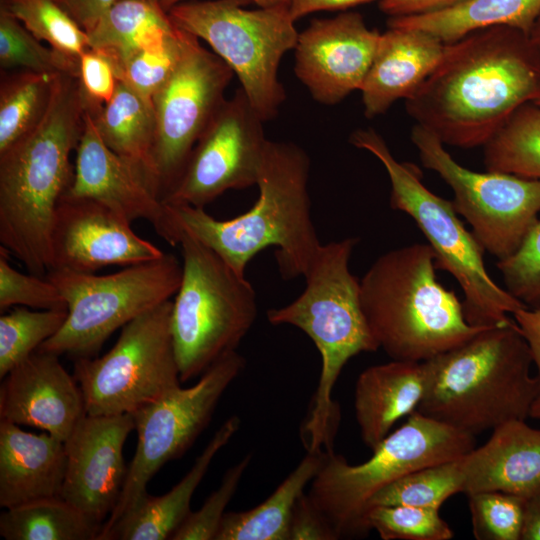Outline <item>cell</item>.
Returning a JSON list of instances; mask_svg holds the SVG:
<instances>
[{
  "label": "cell",
  "mask_w": 540,
  "mask_h": 540,
  "mask_svg": "<svg viewBox=\"0 0 540 540\" xmlns=\"http://www.w3.org/2000/svg\"><path fill=\"white\" fill-rule=\"evenodd\" d=\"M252 460L247 454L224 474L219 487L211 493L202 507L190 512L171 536V540H215L225 508L234 496Z\"/></svg>",
  "instance_id": "obj_42"
},
{
  "label": "cell",
  "mask_w": 540,
  "mask_h": 540,
  "mask_svg": "<svg viewBox=\"0 0 540 540\" xmlns=\"http://www.w3.org/2000/svg\"><path fill=\"white\" fill-rule=\"evenodd\" d=\"M520 540H540V494L525 501Z\"/></svg>",
  "instance_id": "obj_50"
},
{
  "label": "cell",
  "mask_w": 540,
  "mask_h": 540,
  "mask_svg": "<svg viewBox=\"0 0 540 540\" xmlns=\"http://www.w3.org/2000/svg\"><path fill=\"white\" fill-rule=\"evenodd\" d=\"M182 278L172 301L171 332L181 383L236 351L257 316L245 276L195 238L181 234Z\"/></svg>",
  "instance_id": "obj_9"
},
{
  "label": "cell",
  "mask_w": 540,
  "mask_h": 540,
  "mask_svg": "<svg viewBox=\"0 0 540 540\" xmlns=\"http://www.w3.org/2000/svg\"><path fill=\"white\" fill-rule=\"evenodd\" d=\"M245 363L237 350L232 351L210 366L193 386H180L132 413L138 437L136 451L120 497L98 540H106L118 520L147 493V484L163 465L190 449Z\"/></svg>",
  "instance_id": "obj_13"
},
{
  "label": "cell",
  "mask_w": 540,
  "mask_h": 540,
  "mask_svg": "<svg viewBox=\"0 0 540 540\" xmlns=\"http://www.w3.org/2000/svg\"><path fill=\"white\" fill-rule=\"evenodd\" d=\"M58 1V0H57Z\"/></svg>",
  "instance_id": "obj_55"
},
{
  "label": "cell",
  "mask_w": 540,
  "mask_h": 540,
  "mask_svg": "<svg viewBox=\"0 0 540 540\" xmlns=\"http://www.w3.org/2000/svg\"><path fill=\"white\" fill-rule=\"evenodd\" d=\"M380 35L368 28L357 12L315 19L298 34L294 48L296 77L315 101L335 105L361 89Z\"/></svg>",
  "instance_id": "obj_17"
},
{
  "label": "cell",
  "mask_w": 540,
  "mask_h": 540,
  "mask_svg": "<svg viewBox=\"0 0 540 540\" xmlns=\"http://www.w3.org/2000/svg\"><path fill=\"white\" fill-rule=\"evenodd\" d=\"M525 498L485 491L468 495L472 532L477 540H520Z\"/></svg>",
  "instance_id": "obj_40"
},
{
  "label": "cell",
  "mask_w": 540,
  "mask_h": 540,
  "mask_svg": "<svg viewBox=\"0 0 540 540\" xmlns=\"http://www.w3.org/2000/svg\"><path fill=\"white\" fill-rule=\"evenodd\" d=\"M86 415L83 394L53 353L35 351L0 386V421L36 427L65 442Z\"/></svg>",
  "instance_id": "obj_21"
},
{
  "label": "cell",
  "mask_w": 540,
  "mask_h": 540,
  "mask_svg": "<svg viewBox=\"0 0 540 540\" xmlns=\"http://www.w3.org/2000/svg\"><path fill=\"white\" fill-rule=\"evenodd\" d=\"M7 250L0 247V310L14 305L35 309H67V303L58 288L47 278L24 274L14 269L7 257Z\"/></svg>",
  "instance_id": "obj_43"
},
{
  "label": "cell",
  "mask_w": 540,
  "mask_h": 540,
  "mask_svg": "<svg viewBox=\"0 0 540 540\" xmlns=\"http://www.w3.org/2000/svg\"><path fill=\"white\" fill-rule=\"evenodd\" d=\"M467 0H381L380 10L390 17L432 13L459 5Z\"/></svg>",
  "instance_id": "obj_47"
},
{
  "label": "cell",
  "mask_w": 540,
  "mask_h": 540,
  "mask_svg": "<svg viewBox=\"0 0 540 540\" xmlns=\"http://www.w3.org/2000/svg\"><path fill=\"white\" fill-rule=\"evenodd\" d=\"M483 147L486 170L540 180V105H521Z\"/></svg>",
  "instance_id": "obj_33"
},
{
  "label": "cell",
  "mask_w": 540,
  "mask_h": 540,
  "mask_svg": "<svg viewBox=\"0 0 540 540\" xmlns=\"http://www.w3.org/2000/svg\"><path fill=\"white\" fill-rule=\"evenodd\" d=\"M92 118L103 142L139 169L158 195L152 159L157 126L153 100L118 80L111 101Z\"/></svg>",
  "instance_id": "obj_27"
},
{
  "label": "cell",
  "mask_w": 540,
  "mask_h": 540,
  "mask_svg": "<svg viewBox=\"0 0 540 540\" xmlns=\"http://www.w3.org/2000/svg\"><path fill=\"white\" fill-rule=\"evenodd\" d=\"M461 492L500 491L528 499L540 494V429L511 420L458 458Z\"/></svg>",
  "instance_id": "obj_22"
},
{
  "label": "cell",
  "mask_w": 540,
  "mask_h": 540,
  "mask_svg": "<svg viewBox=\"0 0 540 540\" xmlns=\"http://www.w3.org/2000/svg\"><path fill=\"white\" fill-rule=\"evenodd\" d=\"M241 426L237 415L228 418L214 433L188 473L167 493L148 492L123 515L106 540H166L183 523L190 510L194 492L217 453L233 438Z\"/></svg>",
  "instance_id": "obj_26"
},
{
  "label": "cell",
  "mask_w": 540,
  "mask_h": 540,
  "mask_svg": "<svg viewBox=\"0 0 540 540\" xmlns=\"http://www.w3.org/2000/svg\"><path fill=\"white\" fill-rule=\"evenodd\" d=\"M535 104L540 105V95L533 101Z\"/></svg>",
  "instance_id": "obj_53"
},
{
  "label": "cell",
  "mask_w": 540,
  "mask_h": 540,
  "mask_svg": "<svg viewBox=\"0 0 540 540\" xmlns=\"http://www.w3.org/2000/svg\"><path fill=\"white\" fill-rule=\"evenodd\" d=\"M68 309L15 308L0 317V378L37 351L63 326Z\"/></svg>",
  "instance_id": "obj_36"
},
{
  "label": "cell",
  "mask_w": 540,
  "mask_h": 540,
  "mask_svg": "<svg viewBox=\"0 0 540 540\" xmlns=\"http://www.w3.org/2000/svg\"><path fill=\"white\" fill-rule=\"evenodd\" d=\"M101 526L62 497L6 508L0 535L6 540H98Z\"/></svg>",
  "instance_id": "obj_30"
},
{
  "label": "cell",
  "mask_w": 540,
  "mask_h": 540,
  "mask_svg": "<svg viewBox=\"0 0 540 540\" xmlns=\"http://www.w3.org/2000/svg\"><path fill=\"white\" fill-rule=\"evenodd\" d=\"M529 38L535 49L540 55V15L535 21L533 28L529 34Z\"/></svg>",
  "instance_id": "obj_52"
},
{
  "label": "cell",
  "mask_w": 540,
  "mask_h": 540,
  "mask_svg": "<svg viewBox=\"0 0 540 540\" xmlns=\"http://www.w3.org/2000/svg\"><path fill=\"white\" fill-rule=\"evenodd\" d=\"M163 255L133 231L131 222L105 205L67 193L61 198L51 234V269L95 273L106 266H130Z\"/></svg>",
  "instance_id": "obj_18"
},
{
  "label": "cell",
  "mask_w": 540,
  "mask_h": 540,
  "mask_svg": "<svg viewBox=\"0 0 540 540\" xmlns=\"http://www.w3.org/2000/svg\"><path fill=\"white\" fill-rule=\"evenodd\" d=\"M461 492L458 458L411 472L377 492L368 510L378 505H410L439 509L453 494Z\"/></svg>",
  "instance_id": "obj_37"
},
{
  "label": "cell",
  "mask_w": 540,
  "mask_h": 540,
  "mask_svg": "<svg viewBox=\"0 0 540 540\" xmlns=\"http://www.w3.org/2000/svg\"><path fill=\"white\" fill-rule=\"evenodd\" d=\"M309 173L310 158L300 146L267 140L256 203L228 220H217L204 208L166 204L175 244L181 234L190 235L243 276L256 254L274 246L282 278L304 276L321 246L311 217Z\"/></svg>",
  "instance_id": "obj_2"
},
{
  "label": "cell",
  "mask_w": 540,
  "mask_h": 540,
  "mask_svg": "<svg viewBox=\"0 0 540 540\" xmlns=\"http://www.w3.org/2000/svg\"><path fill=\"white\" fill-rule=\"evenodd\" d=\"M263 123L240 87L215 113L163 202L204 208L228 190L256 185L268 140Z\"/></svg>",
  "instance_id": "obj_16"
},
{
  "label": "cell",
  "mask_w": 540,
  "mask_h": 540,
  "mask_svg": "<svg viewBox=\"0 0 540 540\" xmlns=\"http://www.w3.org/2000/svg\"><path fill=\"white\" fill-rule=\"evenodd\" d=\"M424 388L423 362L392 359L362 371L355 385L354 409L364 444L373 450L399 419L416 411Z\"/></svg>",
  "instance_id": "obj_25"
},
{
  "label": "cell",
  "mask_w": 540,
  "mask_h": 540,
  "mask_svg": "<svg viewBox=\"0 0 540 540\" xmlns=\"http://www.w3.org/2000/svg\"><path fill=\"white\" fill-rule=\"evenodd\" d=\"M540 95V55L508 26L446 44L430 75L405 100L409 116L444 145L484 146L523 104Z\"/></svg>",
  "instance_id": "obj_1"
},
{
  "label": "cell",
  "mask_w": 540,
  "mask_h": 540,
  "mask_svg": "<svg viewBox=\"0 0 540 540\" xmlns=\"http://www.w3.org/2000/svg\"><path fill=\"white\" fill-rule=\"evenodd\" d=\"M78 81L85 111L92 117L111 101L118 84L110 61L91 48L79 57Z\"/></svg>",
  "instance_id": "obj_44"
},
{
  "label": "cell",
  "mask_w": 540,
  "mask_h": 540,
  "mask_svg": "<svg viewBox=\"0 0 540 540\" xmlns=\"http://www.w3.org/2000/svg\"><path fill=\"white\" fill-rule=\"evenodd\" d=\"M358 238L321 244L304 277L303 292L289 304L267 310L273 325L302 330L321 356L318 387L301 429L307 452L332 451L340 423V409L333 388L345 364L379 345L366 322L360 298V281L351 273L349 261Z\"/></svg>",
  "instance_id": "obj_5"
},
{
  "label": "cell",
  "mask_w": 540,
  "mask_h": 540,
  "mask_svg": "<svg viewBox=\"0 0 540 540\" xmlns=\"http://www.w3.org/2000/svg\"><path fill=\"white\" fill-rule=\"evenodd\" d=\"M157 1H159V2H160V0H157Z\"/></svg>",
  "instance_id": "obj_54"
},
{
  "label": "cell",
  "mask_w": 540,
  "mask_h": 540,
  "mask_svg": "<svg viewBox=\"0 0 540 540\" xmlns=\"http://www.w3.org/2000/svg\"><path fill=\"white\" fill-rule=\"evenodd\" d=\"M513 317L529 345L533 364L537 368L536 376L539 386L537 396L531 407L530 418L540 420V309L525 307L516 311Z\"/></svg>",
  "instance_id": "obj_46"
},
{
  "label": "cell",
  "mask_w": 540,
  "mask_h": 540,
  "mask_svg": "<svg viewBox=\"0 0 540 540\" xmlns=\"http://www.w3.org/2000/svg\"><path fill=\"white\" fill-rule=\"evenodd\" d=\"M84 116L78 76L60 73L42 122L0 153V242L37 276L52 268V229L73 182L70 155L83 134Z\"/></svg>",
  "instance_id": "obj_3"
},
{
  "label": "cell",
  "mask_w": 540,
  "mask_h": 540,
  "mask_svg": "<svg viewBox=\"0 0 540 540\" xmlns=\"http://www.w3.org/2000/svg\"><path fill=\"white\" fill-rule=\"evenodd\" d=\"M411 140L422 165L436 172L453 192L456 212L471 225L484 249L498 260L512 255L540 212V180L488 171L457 163L430 131L415 124Z\"/></svg>",
  "instance_id": "obj_14"
},
{
  "label": "cell",
  "mask_w": 540,
  "mask_h": 540,
  "mask_svg": "<svg viewBox=\"0 0 540 540\" xmlns=\"http://www.w3.org/2000/svg\"><path fill=\"white\" fill-rule=\"evenodd\" d=\"M376 0H290L289 12L294 21L307 14L322 10H345ZM381 1V0H377Z\"/></svg>",
  "instance_id": "obj_49"
},
{
  "label": "cell",
  "mask_w": 540,
  "mask_h": 540,
  "mask_svg": "<svg viewBox=\"0 0 540 540\" xmlns=\"http://www.w3.org/2000/svg\"><path fill=\"white\" fill-rule=\"evenodd\" d=\"M248 0L178 3L167 13L172 23L204 40L234 72L250 104L266 122L286 99L278 70L298 39L289 6L243 8Z\"/></svg>",
  "instance_id": "obj_10"
},
{
  "label": "cell",
  "mask_w": 540,
  "mask_h": 540,
  "mask_svg": "<svg viewBox=\"0 0 540 540\" xmlns=\"http://www.w3.org/2000/svg\"><path fill=\"white\" fill-rule=\"evenodd\" d=\"M387 26L360 89L367 118L384 114L399 99H408L434 70L446 46L423 30Z\"/></svg>",
  "instance_id": "obj_23"
},
{
  "label": "cell",
  "mask_w": 540,
  "mask_h": 540,
  "mask_svg": "<svg viewBox=\"0 0 540 540\" xmlns=\"http://www.w3.org/2000/svg\"><path fill=\"white\" fill-rule=\"evenodd\" d=\"M175 25L157 0H118L88 34L89 47L107 58L166 37Z\"/></svg>",
  "instance_id": "obj_31"
},
{
  "label": "cell",
  "mask_w": 540,
  "mask_h": 540,
  "mask_svg": "<svg viewBox=\"0 0 540 540\" xmlns=\"http://www.w3.org/2000/svg\"><path fill=\"white\" fill-rule=\"evenodd\" d=\"M0 66L1 70L78 75L79 60L42 45L16 17L0 5Z\"/></svg>",
  "instance_id": "obj_38"
},
{
  "label": "cell",
  "mask_w": 540,
  "mask_h": 540,
  "mask_svg": "<svg viewBox=\"0 0 540 540\" xmlns=\"http://www.w3.org/2000/svg\"><path fill=\"white\" fill-rule=\"evenodd\" d=\"M46 278L65 299L68 316L37 350L75 360L94 357L117 329L176 295L182 263L164 253L112 274L51 269Z\"/></svg>",
  "instance_id": "obj_11"
},
{
  "label": "cell",
  "mask_w": 540,
  "mask_h": 540,
  "mask_svg": "<svg viewBox=\"0 0 540 540\" xmlns=\"http://www.w3.org/2000/svg\"><path fill=\"white\" fill-rule=\"evenodd\" d=\"M529 345L515 320L488 327L423 362L420 414L477 435L526 420L538 393Z\"/></svg>",
  "instance_id": "obj_4"
},
{
  "label": "cell",
  "mask_w": 540,
  "mask_h": 540,
  "mask_svg": "<svg viewBox=\"0 0 540 540\" xmlns=\"http://www.w3.org/2000/svg\"><path fill=\"white\" fill-rule=\"evenodd\" d=\"M0 5L37 39L68 57L79 60L90 48L87 32L57 0H0Z\"/></svg>",
  "instance_id": "obj_34"
},
{
  "label": "cell",
  "mask_w": 540,
  "mask_h": 540,
  "mask_svg": "<svg viewBox=\"0 0 540 540\" xmlns=\"http://www.w3.org/2000/svg\"><path fill=\"white\" fill-rule=\"evenodd\" d=\"M60 73L1 72L0 153L31 133L47 114Z\"/></svg>",
  "instance_id": "obj_32"
},
{
  "label": "cell",
  "mask_w": 540,
  "mask_h": 540,
  "mask_svg": "<svg viewBox=\"0 0 540 540\" xmlns=\"http://www.w3.org/2000/svg\"><path fill=\"white\" fill-rule=\"evenodd\" d=\"M182 30L178 27L165 39L107 58L119 81L153 99L173 74L182 52Z\"/></svg>",
  "instance_id": "obj_35"
},
{
  "label": "cell",
  "mask_w": 540,
  "mask_h": 540,
  "mask_svg": "<svg viewBox=\"0 0 540 540\" xmlns=\"http://www.w3.org/2000/svg\"><path fill=\"white\" fill-rule=\"evenodd\" d=\"M171 311L168 300L122 327L103 356L74 360L86 414H132L180 387Z\"/></svg>",
  "instance_id": "obj_12"
},
{
  "label": "cell",
  "mask_w": 540,
  "mask_h": 540,
  "mask_svg": "<svg viewBox=\"0 0 540 540\" xmlns=\"http://www.w3.org/2000/svg\"><path fill=\"white\" fill-rule=\"evenodd\" d=\"M184 0H160L162 8L167 12L174 5ZM259 7L289 6L290 0H248Z\"/></svg>",
  "instance_id": "obj_51"
},
{
  "label": "cell",
  "mask_w": 540,
  "mask_h": 540,
  "mask_svg": "<svg viewBox=\"0 0 540 540\" xmlns=\"http://www.w3.org/2000/svg\"><path fill=\"white\" fill-rule=\"evenodd\" d=\"M474 448L475 436L414 411L361 464L325 452L308 494L339 539L366 537L371 531L367 506L377 492L411 472L457 459Z\"/></svg>",
  "instance_id": "obj_8"
},
{
  "label": "cell",
  "mask_w": 540,
  "mask_h": 540,
  "mask_svg": "<svg viewBox=\"0 0 540 540\" xmlns=\"http://www.w3.org/2000/svg\"><path fill=\"white\" fill-rule=\"evenodd\" d=\"M337 533L308 493L297 499L290 519L289 540H337Z\"/></svg>",
  "instance_id": "obj_45"
},
{
  "label": "cell",
  "mask_w": 540,
  "mask_h": 540,
  "mask_svg": "<svg viewBox=\"0 0 540 540\" xmlns=\"http://www.w3.org/2000/svg\"><path fill=\"white\" fill-rule=\"evenodd\" d=\"M349 141L376 157L391 184L390 207L409 215L431 247L437 269L450 273L460 285L466 320L474 326H500L513 321L510 314L526 306L489 275L484 249L458 217L452 201L430 191L420 169L400 162L374 129H358Z\"/></svg>",
  "instance_id": "obj_7"
},
{
  "label": "cell",
  "mask_w": 540,
  "mask_h": 540,
  "mask_svg": "<svg viewBox=\"0 0 540 540\" xmlns=\"http://www.w3.org/2000/svg\"><path fill=\"white\" fill-rule=\"evenodd\" d=\"M506 290L529 309H540V220L510 256L496 264Z\"/></svg>",
  "instance_id": "obj_41"
},
{
  "label": "cell",
  "mask_w": 540,
  "mask_h": 540,
  "mask_svg": "<svg viewBox=\"0 0 540 540\" xmlns=\"http://www.w3.org/2000/svg\"><path fill=\"white\" fill-rule=\"evenodd\" d=\"M540 15V0H467L432 13L390 17L387 25L423 30L445 44L488 27L508 26L530 34Z\"/></svg>",
  "instance_id": "obj_28"
},
{
  "label": "cell",
  "mask_w": 540,
  "mask_h": 540,
  "mask_svg": "<svg viewBox=\"0 0 540 540\" xmlns=\"http://www.w3.org/2000/svg\"><path fill=\"white\" fill-rule=\"evenodd\" d=\"M436 269L431 247L415 243L380 255L360 280L368 327L393 360L424 362L488 328L466 320Z\"/></svg>",
  "instance_id": "obj_6"
},
{
  "label": "cell",
  "mask_w": 540,
  "mask_h": 540,
  "mask_svg": "<svg viewBox=\"0 0 540 540\" xmlns=\"http://www.w3.org/2000/svg\"><path fill=\"white\" fill-rule=\"evenodd\" d=\"M118 0H58L73 19L87 33L92 31L101 18Z\"/></svg>",
  "instance_id": "obj_48"
},
{
  "label": "cell",
  "mask_w": 540,
  "mask_h": 540,
  "mask_svg": "<svg viewBox=\"0 0 540 540\" xmlns=\"http://www.w3.org/2000/svg\"><path fill=\"white\" fill-rule=\"evenodd\" d=\"M66 471L65 443L47 432H26L0 421V506L4 509L60 496Z\"/></svg>",
  "instance_id": "obj_24"
},
{
  "label": "cell",
  "mask_w": 540,
  "mask_h": 540,
  "mask_svg": "<svg viewBox=\"0 0 540 540\" xmlns=\"http://www.w3.org/2000/svg\"><path fill=\"white\" fill-rule=\"evenodd\" d=\"M181 39L178 64L152 99L157 124L152 159L162 200L177 184L195 144L225 101L234 75L197 37L182 30Z\"/></svg>",
  "instance_id": "obj_15"
},
{
  "label": "cell",
  "mask_w": 540,
  "mask_h": 540,
  "mask_svg": "<svg viewBox=\"0 0 540 540\" xmlns=\"http://www.w3.org/2000/svg\"><path fill=\"white\" fill-rule=\"evenodd\" d=\"M367 521L383 540H449L453 532L439 509L410 505H378Z\"/></svg>",
  "instance_id": "obj_39"
},
{
  "label": "cell",
  "mask_w": 540,
  "mask_h": 540,
  "mask_svg": "<svg viewBox=\"0 0 540 540\" xmlns=\"http://www.w3.org/2000/svg\"><path fill=\"white\" fill-rule=\"evenodd\" d=\"M133 414H86L64 442L66 471L60 497L101 526L120 497L128 467L124 443Z\"/></svg>",
  "instance_id": "obj_19"
},
{
  "label": "cell",
  "mask_w": 540,
  "mask_h": 540,
  "mask_svg": "<svg viewBox=\"0 0 540 540\" xmlns=\"http://www.w3.org/2000/svg\"><path fill=\"white\" fill-rule=\"evenodd\" d=\"M76 150L74 178L67 194L93 199L129 222L147 220L164 240L174 245L167 205L139 169L103 142L86 111Z\"/></svg>",
  "instance_id": "obj_20"
},
{
  "label": "cell",
  "mask_w": 540,
  "mask_h": 540,
  "mask_svg": "<svg viewBox=\"0 0 540 540\" xmlns=\"http://www.w3.org/2000/svg\"><path fill=\"white\" fill-rule=\"evenodd\" d=\"M325 452H307L274 492L256 507L226 512L215 540H289L293 508L319 471Z\"/></svg>",
  "instance_id": "obj_29"
}]
</instances>
